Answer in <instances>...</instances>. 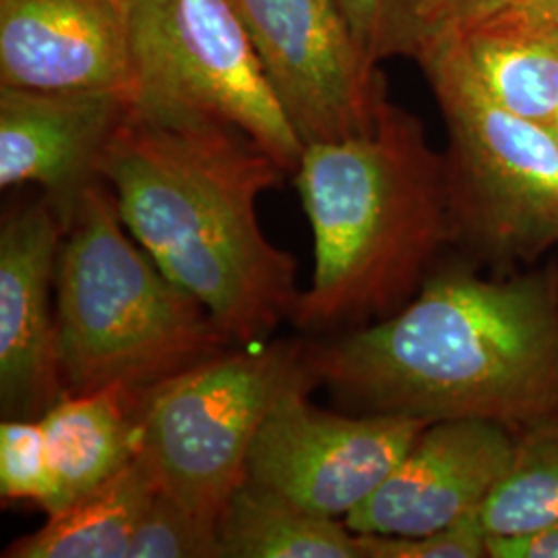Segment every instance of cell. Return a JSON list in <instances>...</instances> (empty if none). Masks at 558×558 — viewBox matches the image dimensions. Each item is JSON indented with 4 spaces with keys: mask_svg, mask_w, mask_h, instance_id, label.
<instances>
[{
    "mask_svg": "<svg viewBox=\"0 0 558 558\" xmlns=\"http://www.w3.org/2000/svg\"><path fill=\"white\" fill-rule=\"evenodd\" d=\"M445 117L458 240L488 260H534L558 246V147L548 126L493 100L451 38L416 57Z\"/></svg>",
    "mask_w": 558,
    "mask_h": 558,
    "instance_id": "obj_5",
    "label": "cell"
},
{
    "mask_svg": "<svg viewBox=\"0 0 558 558\" xmlns=\"http://www.w3.org/2000/svg\"><path fill=\"white\" fill-rule=\"evenodd\" d=\"M548 129H550V133H553V137H555V143H557L558 147V119L555 120V122H553Z\"/></svg>",
    "mask_w": 558,
    "mask_h": 558,
    "instance_id": "obj_26",
    "label": "cell"
},
{
    "mask_svg": "<svg viewBox=\"0 0 558 558\" xmlns=\"http://www.w3.org/2000/svg\"><path fill=\"white\" fill-rule=\"evenodd\" d=\"M64 226L52 203H25L0 230V412L41 418L62 396L54 281Z\"/></svg>",
    "mask_w": 558,
    "mask_h": 558,
    "instance_id": "obj_11",
    "label": "cell"
},
{
    "mask_svg": "<svg viewBox=\"0 0 558 558\" xmlns=\"http://www.w3.org/2000/svg\"><path fill=\"white\" fill-rule=\"evenodd\" d=\"M133 104L228 122L294 174L304 143L232 0H131Z\"/></svg>",
    "mask_w": 558,
    "mask_h": 558,
    "instance_id": "obj_7",
    "label": "cell"
},
{
    "mask_svg": "<svg viewBox=\"0 0 558 558\" xmlns=\"http://www.w3.org/2000/svg\"><path fill=\"white\" fill-rule=\"evenodd\" d=\"M54 304L64 393L149 389L234 345L133 239L104 180L85 191L64 228Z\"/></svg>",
    "mask_w": 558,
    "mask_h": 558,
    "instance_id": "obj_4",
    "label": "cell"
},
{
    "mask_svg": "<svg viewBox=\"0 0 558 558\" xmlns=\"http://www.w3.org/2000/svg\"><path fill=\"white\" fill-rule=\"evenodd\" d=\"M490 558H558V523L519 538H488Z\"/></svg>",
    "mask_w": 558,
    "mask_h": 558,
    "instance_id": "obj_24",
    "label": "cell"
},
{
    "mask_svg": "<svg viewBox=\"0 0 558 558\" xmlns=\"http://www.w3.org/2000/svg\"><path fill=\"white\" fill-rule=\"evenodd\" d=\"M300 352L302 345L283 341L240 345L141 389L135 456L156 488L218 525Z\"/></svg>",
    "mask_w": 558,
    "mask_h": 558,
    "instance_id": "obj_6",
    "label": "cell"
},
{
    "mask_svg": "<svg viewBox=\"0 0 558 558\" xmlns=\"http://www.w3.org/2000/svg\"><path fill=\"white\" fill-rule=\"evenodd\" d=\"M445 38L458 44L480 87L505 110L544 126L558 119V36L502 11Z\"/></svg>",
    "mask_w": 558,
    "mask_h": 558,
    "instance_id": "obj_15",
    "label": "cell"
},
{
    "mask_svg": "<svg viewBox=\"0 0 558 558\" xmlns=\"http://www.w3.org/2000/svg\"><path fill=\"white\" fill-rule=\"evenodd\" d=\"M133 98L0 85V186H40L62 226L100 179V161Z\"/></svg>",
    "mask_w": 558,
    "mask_h": 558,
    "instance_id": "obj_12",
    "label": "cell"
},
{
    "mask_svg": "<svg viewBox=\"0 0 558 558\" xmlns=\"http://www.w3.org/2000/svg\"><path fill=\"white\" fill-rule=\"evenodd\" d=\"M311 385L300 360L260 422L246 480L319 515L345 519L398 468L433 420L333 414L308 399Z\"/></svg>",
    "mask_w": 558,
    "mask_h": 558,
    "instance_id": "obj_8",
    "label": "cell"
},
{
    "mask_svg": "<svg viewBox=\"0 0 558 558\" xmlns=\"http://www.w3.org/2000/svg\"><path fill=\"white\" fill-rule=\"evenodd\" d=\"M0 85L135 96L117 0H0Z\"/></svg>",
    "mask_w": 558,
    "mask_h": 558,
    "instance_id": "obj_13",
    "label": "cell"
},
{
    "mask_svg": "<svg viewBox=\"0 0 558 558\" xmlns=\"http://www.w3.org/2000/svg\"><path fill=\"white\" fill-rule=\"evenodd\" d=\"M352 38L371 64L396 57L416 59L422 0H336Z\"/></svg>",
    "mask_w": 558,
    "mask_h": 558,
    "instance_id": "obj_20",
    "label": "cell"
},
{
    "mask_svg": "<svg viewBox=\"0 0 558 558\" xmlns=\"http://www.w3.org/2000/svg\"><path fill=\"white\" fill-rule=\"evenodd\" d=\"M156 482L137 456L92 493L50 513L34 534L21 536L4 558H126Z\"/></svg>",
    "mask_w": 558,
    "mask_h": 558,
    "instance_id": "obj_16",
    "label": "cell"
},
{
    "mask_svg": "<svg viewBox=\"0 0 558 558\" xmlns=\"http://www.w3.org/2000/svg\"><path fill=\"white\" fill-rule=\"evenodd\" d=\"M505 11L558 36V0H515Z\"/></svg>",
    "mask_w": 558,
    "mask_h": 558,
    "instance_id": "obj_25",
    "label": "cell"
},
{
    "mask_svg": "<svg viewBox=\"0 0 558 558\" xmlns=\"http://www.w3.org/2000/svg\"><path fill=\"white\" fill-rule=\"evenodd\" d=\"M283 177L236 126L137 104L100 161L126 230L234 345L260 343L299 306L296 259L265 236L257 214Z\"/></svg>",
    "mask_w": 558,
    "mask_h": 558,
    "instance_id": "obj_2",
    "label": "cell"
},
{
    "mask_svg": "<svg viewBox=\"0 0 558 558\" xmlns=\"http://www.w3.org/2000/svg\"><path fill=\"white\" fill-rule=\"evenodd\" d=\"M221 558H362L359 534L343 519L300 507L244 480L220 523Z\"/></svg>",
    "mask_w": 558,
    "mask_h": 558,
    "instance_id": "obj_17",
    "label": "cell"
},
{
    "mask_svg": "<svg viewBox=\"0 0 558 558\" xmlns=\"http://www.w3.org/2000/svg\"><path fill=\"white\" fill-rule=\"evenodd\" d=\"M117 2H120V4H122V7H124V9H126V7H129V2H131V0H117Z\"/></svg>",
    "mask_w": 558,
    "mask_h": 558,
    "instance_id": "obj_27",
    "label": "cell"
},
{
    "mask_svg": "<svg viewBox=\"0 0 558 558\" xmlns=\"http://www.w3.org/2000/svg\"><path fill=\"white\" fill-rule=\"evenodd\" d=\"M515 445L518 435L497 422L435 420L343 521L356 534L424 536L478 515L507 476Z\"/></svg>",
    "mask_w": 558,
    "mask_h": 558,
    "instance_id": "obj_10",
    "label": "cell"
},
{
    "mask_svg": "<svg viewBox=\"0 0 558 558\" xmlns=\"http://www.w3.org/2000/svg\"><path fill=\"white\" fill-rule=\"evenodd\" d=\"M126 558H221L218 525L156 488L135 527Z\"/></svg>",
    "mask_w": 558,
    "mask_h": 558,
    "instance_id": "obj_19",
    "label": "cell"
},
{
    "mask_svg": "<svg viewBox=\"0 0 558 558\" xmlns=\"http://www.w3.org/2000/svg\"><path fill=\"white\" fill-rule=\"evenodd\" d=\"M294 177L315 236L313 283L292 317L304 331L393 315L458 242L445 154L389 98L366 133L306 145Z\"/></svg>",
    "mask_w": 558,
    "mask_h": 558,
    "instance_id": "obj_3",
    "label": "cell"
},
{
    "mask_svg": "<svg viewBox=\"0 0 558 558\" xmlns=\"http://www.w3.org/2000/svg\"><path fill=\"white\" fill-rule=\"evenodd\" d=\"M513 2L515 0H422L420 46L445 36H459L499 15Z\"/></svg>",
    "mask_w": 558,
    "mask_h": 558,
    "instance_id": "obj_23",
    "label": "cell"
},
{
    "mask_svg": "<svg viewBox=\"0 0 558 558\" xmlns=\"http://www.w3.org/2000/svg\"><path fill=\"white\" fill-rule=\"evenodd\" d=\"M0 497L29 500L50 513L54 505V478L40 418L2 420Z\"/></svg>",
    "mask_w": 558,
    "mask_h": 558,
    "instance_id": "obj_21",
    "label": "cell"
},
{
    "mask_svg": "<svg viewBox=\"0 0 558 558\" xmlns=\"http://www.w3.org/2000/svg\"><path fill=\"white\" fill-rule=\"evenodd\" d=\"M362 558H484L488 534L478 515L424 536L359 534Z\"/></svg>",
    "mask_w": 558,
    "mask_h": 558,
    "instance_id": "obj_22",
    "label": "cell"
},
{
    "mask_svg": "<svg viewBox=\"0 0 558 558\" xmlns=\"http://www.w3.org/2000/svg\"><path fill=\"white\" fill-rule=\"evenodd\" d=\"M140 398L141 389L108 385L85 393H64L41 414L54 478L50 513L92 493L133 459Z\"/></svg>",
    "mask_w": 558,
    "mask_h": 558,
    "instance_id": "obj_14",
    "label": "cell"
},
{
    "mask_svg": "<svg viewBox=\"0 0 558 558\" xmlns=\"http://www.w3.org/2000/svg\"><path fill=\"white\" fill-rule=\"evenodd\" d=\"M313 383L362 412L558 422V267L511 279L442 271L385 319L302 345Z\"/></svg>",
    "mask_w": 558,
    "mask_h": 558,
    "instance_id": "obj_1",
    "label": "cell"
},
{
    "mask_svg": "<svg viewBox=\"0 0 558 558\" xmlns=\"http://www.w3.org/2000/svg\"><path fill=\"white\" fill-rule=\"evenodd\" d=\"M232 4L304 147L373 129L387 85L379 66L362 57L336 0Z\"/></svg>",
    "mask_w": 558,
    "mask_h": 558,
    "instance_id": "obj_9",
    "label": "cell"
},
{
    "mask_svg": "<svg viewBox=\"0 0 558 558\" xmlns=\"http://www.w3.org/2000/svg\"><path fill=\"white\" fill-rule=\"evenodd\" d=\"M480 519L488 538L530 536L558 523V422L519 433L511 468Z\"/></svg>",
    "mask_w": 558,
    "mask_h": 558,
    "instance_id": "obj_18",
    "label": "cell"
}]
</instances>
